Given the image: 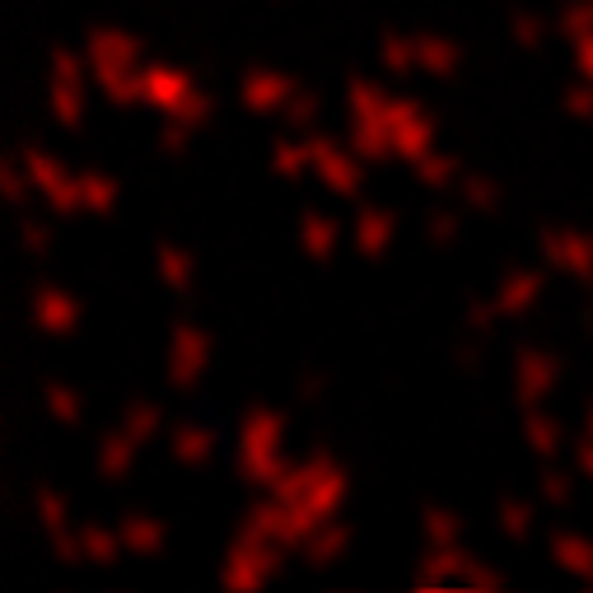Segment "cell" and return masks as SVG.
<instances>
[{
	"instance_id": "obj_10",
	"label": "cell",
	"mask_w": 593,
	"mask_h": 593,
	"mask_svg": "<svg viewBox=\"0 0 593 593\" xmlns=\"http://www.w3.org/2000/svg\"><path fill=\"white\" fill-rule=\"evenodd\" d=\"M211 444H215V434L202 430V425H183L173 434V453H177V463H206L211 459Z\"/></svg>"
},
{
	"instance_id": "obj_7",
	"label": "cell",
	"mask_w": 593,
	"mask_h": 593,
	"mask_svg": "<svg viewBox=\"0 0 593 593\" xmlns=\"http://www.w3.org/2000/svg\"><path fill=\"white\" fill-rule=\"evenodd\" d=\"M538 294H542V276L538 271H509L500 294H496V309L514 319V313H524L532 300H538Z\"/></svg>"
},
{
	"instance_id": "obj_43",
	"label": "cell",
	"mask_w": 593,
	"mask_h": 593,
	"mask_svg": "<svg viewBox=\"0 0 593 593\" xmlns=\"http://www.w3.org/2000/svg\"><path fill=\"white\" fill-rule=\"evenodd\" d=\"M580 467H584L589 477H593V434H589V440L580 444Z\"/></svg>"
},
{
	"instance_id": "obj_42",
	"label": "cell",
	"mask_w": 593,
	"mask_h": 593,
	"mask_svg": "<svg viewBox=\"0 0 593 593\" xmlns=\"http://www.w3.org/2000/svg\"><path fill=\"white\" fill-rule=\"evenodd\" d=\"M24 239H29V248H37V252H43V248H47V229L29 220V225H24Z\"/></svg>"
},
{
	"instance_id": "obj_12",
	"label": "cell",
	"mask_w": 593,
	"mask_h": 593,
	"mask_svg": "<svg viewBox=\"0 0 593 593\" xmlns=\"http://www.w3.org/2000/svg\"><path fill=\"white\" fill-rule=\"evenodd\" d=\"M417 56H421V66L430 71V75H449L453 66H459V47H449L444 37H417Z\"/></svg>"
},
{
	"instance_id": "obj_28",
	"label": "cell",
	"mask_w": 593,
	"mask_h": 593,
	"mask_svg": "<svg viewBox=\"0 0 593 593\" xmlns=\"http://www.w3.org/2000/svg\"><path fill=\"white\" fill-rule=\"evenodd\" d=\"M304 169H313V160H309V145H304V150H294L290 141L276 145V173L294 177V173H304Z\"/></svg>"
},
{
	"instance_id": "obj_38",
	"label": "cell",
	"mask_w": 593,
	"mask_h": 593,
	"mask_svg": "<svg viewBox=\"0 0 593 593\" xmlns=\"http://www.w3.org/2000/svg\"><path fill=\"white\" fill-rule=\"evenodd\" d=\"M453 229H459V215H453V211H434V215H430V239H434V244L453 239Z\"/></svg>"
},
{
	"instance_id": "obj_31",
	"label": "cell",
	"mask_w": 593,
	"mask_h": 593,
	"mask_svg": "<svg viewBox=\"0 0 593 593\" xmlns=\"http://www.w3.org/2000/svg\"><path fill=\"white\" fill-rule=\"evenodd\" d=\"M313 112H319V98L294 89V98L285 104V117H290V122H294V127H309V122H313Z\"/></svg>"
},
{
	"instance_id": "obj_41",
	"label": "cell",
	"mask_w": 593,
	"mask_h": 593,
	"mask_svg": "<svg viewBox=\"0 0 593 593\" xmlns=\"http://www.w3.org/2000/svg\"><path fill=\"white\" fill-rule=\"evenodd\" d=\"M0 177H6V196H10V202H24V177H19V169H6Z\"/></svg>"
},
{
	"instance_id": "obj_15",
	"label": "cell",
	"mask_w": 593,
	"mask_h": 593,
	"mask_svg": "<svg viewBox=\"0 0 593 593\" xmlns=\"http://www.w3.org/2000/svg\"><path fill=\"white\" fill-rule=\"evenodd\" d=\"M342 547H346V528H323L319 538L304 542V557H309V565H332Z\"/></svg>"
},
{
	"instance_id": "obj_35",
	"label": "cell",
	"mask_w": 593,
	"mask_h": 593,
	"mask_svg": "<svg viewBox=\"0 0 593 593\" xmlns=\"http://www.w3.org/2000/svg\"><path fill=\"white\" fill-rule=\"evenodd\" d=\"M542 496L557 500V505L570 500V477H565V472H542Z\"/></svg>"
},
{
	"instance_id": "obj_11",
	"label": "cell",
	"mask_w": 593,
	"mask_h": 593,
	"mask_svg": "<svg viewBox=\"0 0 593 593\" xmlns=\"http://www.w3.org/2000/svg\"><path fill=\"white\" fill-rule=\"evenodd\" d=\"M37 319H43L47 332H66L75 323V304L56 290H37Z\"/></svg>"
},
{
	"instance_id": "obj_5",
	"label": "cell",
	"mask_w": 593,
	"mask_h": 593,
	"mask_svg": "<svg viewBox=\"0 0 593 593\" xmlns=\"http://www.w3.org/2000/svg\"><path fill=\"white\" fill-rule=\"evenodd\" d=\"M430 141H434V122L425 112H417V117H407V122H398L392 127V150L402 154V160H411V164H421L425 154H430Z\"/></svg>"
},
{
	"instance_id": "obj_40",
	"label": "cell",
	"mask_w": 593,
	"mask_h": 593,
	"mask_svg": "<svg viewBox=\"0 0 593 593\" xmlns=\"http://www.w3.org/2000/svg\"><path fill=\"white\" fill-rule=\"evenodd\" d=\"M565 108L575 117H593V89H570L565 94Z\"/></svg>"
},
{
	"instance_id": "obj_44",
	"label": "cell",
	"mask_w": 593,
	"mask_h": 593,
	"mask_svg": "<svg viewBox=\"0 0 593 593\" xmlns=\"http://www.w3.org/2000/svg\"><path fill=\"white\" fill-rule=\"evenodd\" d=\"M589 434H593V411H589Z\"/></svg>"
},
{
	"instance_id": "obj_39",
	"label": "cell",
	"mask_w": 593,
	"mask_h": 593,
	"mask_svg": "<svg viewBox=\"0 0 593 593\" xmlns=\"http://www.w3.org/2000/svg\"><path fill=\"white\" fill-rule=\"evenodd\" d=\"M575 62H580V71H584V80L593 85V33H580V37H575Z\"/></svg>"
},
{
	"instance_id": "obj_32",
	"label": "cell",
	"mask_w": 593,
	"mask_h": 593,
	"mask_svg": "<svg viewBox=\"0 0 593 593\" xmlns=\"http://www.w3.org/2000/svg\"><path fill=\"white\" fill-rule=\"evenodd\" d=\"M47 402H52V411H56L62 421H80V402H75L62 384H47Z\"/></svg>"
},
{
	"instance_id": "obj_1",
	"label": "cell",
	"mask_w": 593,
	"mask_h": 593,
	"mask_svg": "<svg viewBox=\"0 0 593 593\" xmlns=\"http://www.w3.org/2000/svg\"><path fill=\"white\" fill-rule=\"evenodd\" d=\"M542 252L547 262L557 271H570L593 290V239L589 234H575V229H542Z\"/></svg>"
},
{
	"instance_id": "obj_14",
	"label": "cell",
	"mask_w": 593,
	"mask_h": 593,
	"mask_svg": "<svg viewBox=\"0 0 593 593\" xmlns=\"http://www.w3.org/2000/svg\"><path fill=\"white\" fill-rule=\"evenodd\" d=\"M122 542L131 551H141V557H150V551H160V524L141 519V514H131V519L122 524Z\"/></svg>"
},
{
	"instance_id": "obj_26",
	"label": "cell",
	"mask_w": 593,
	"mask_h": 593,
	"mask_svg": "<svg viewBox=\"0 0 593 593\" xmlns=\"http://www.w3.org/2000/svg\"><path fill=\"white\" fill-rule=\"evenodd\" d=\"M417 173H421V183H425V187H444V177L459 173V164H453L449 154H425V160L417 164Z\"/></svg>"
},
{
	"instance_id": "obj_19",
	"label": "cell",
	"mask_w": 593,
	"mask_h": 593,
	"mask_svg": "<svg viewBox=\"0 0 593 593\" xmlns=\"http://www.w3.org/2000/svg\"><path fill=\"white\" fill-rule=\"evenodd\" d=\"M80 196H85V206L89 211H98V215H108L112 211V183L108 177H98V173H89V177H80Z\"/></svg>"
},
{
	"instance_id": "obj_25",
	"label": "cell",
	"mask_w": 593,
	"mask_h": 593,
	"mask_svg": "<svg viewBox=\"0 0 593 593\" xmlns=\"http://www.w3.org/2000/svg\"><path fill=\"white\" fill-rule=\"evenodd\" d=\"M80 542H85V551H89L94 561H112V557H117V547H122V542L108 538V532H104V528H94V524L80 528Z\"/></svg>"
},
{
	"instance_id": "obj_21",
	"label": "cell",
	"mask_w": 593,
	"mask_h": 593,
	"mask_svg": "<svg viewBox=\"0 0 593 593\" xmlns=\"http://www.w3.org/2000/svg\"><path fill=\"white\" fill-rule=\"evenodd\" d=\"M528 425V440H532V449H538V453H557L561 444V425L557 421H547V417H538V411H532V417L524 421Z\"/></svg>"
},
{
	"instance_id": "obj_24",
	"label": "cell",
	"mask_w": 593,
	"mask_h": 593,
	"mask_svg": "<svg viewBox=\"0 0 593 593\" xmlns=\"http://www.w3.org/2000/svg\"><path fill=\"white\" fill-rule=\"evenodd\" d=\"M463 202L477 206V211H490L500 202V187L490 183V177H467V183H463Z\"/></svg>"
},
{
	"instance_id": "obj_13",
	"label": "cell",
	"mask_w": 593,
	"mask_h": 593,
	"mask_svg": "<svg viewBox=\"0 0 593 593\" xmlns=\"http://www.w3.org/2000/svg\"><path fill=\"white\" fill-rule=\"evenodd\" d=\"M388 234H392V215H384V211H365V215H360V252H365V257L384 252Z\"/></svg>"
},
{
	"instance_id": "obj_16",
	"label": "cell",
	"mask_w": 593,
	"mask_h": 593,
	"mask_svg": "<svg viewBox=\"0 0 593 593\" xmlns=\"http://www.w3.org/2000/svg\"><path fill=\"white\" fill-rule=\"evenodd\" d=\"M131 449H136V440L122 430V434H112V440L104 444V459H98V467H104V477H122L127 472V463H131Z\"/></svg>"
},
{
	"instance_id": "obj_36",
	"label": "cell",
	"mask_w": 593,
	"mask_h": 593,
	"mask_svg": "<svg viewBox=\"0 0 593 593\" xmlns=\"http://www.w3.org/2000/svg\"><path fill=\"white\" fill-rule=\"evenodd\" d=\"M52 66H56V80L80 85V56H71V52H52Z\"/></svg>"
},
{
	"instance_id": "obj_6",
	"label": "cell",
	"mask_w": 593,
	"mask_h": 593,
	"mask_svg": "<svg viewBox=\"0 0 593 593\" xmlns=\"http://www.w3.org/2000/svg\"><path fill=\"white\" fill-rule=\"evenodd\" d=\"M551 384H557V360H551V355H538V351H524L519 355V398L538 402Z\"/></svg>"
},
{
	"instance_id": "obj_20",
	"label": "cell",
	"mask_w": 593,
	"mask_h": 593,
	"mask_svg": "<svg viewBox=\"0 0 593 593\" xmlns=\"http://www.w3.org/2000/svg\"><path fill=\"white\" fill-rule=\"evenodd\" d=\"M500 528L509 532L514 542H524V538H528V528H532V509L519 505V500H500Z\"/></svg>"
},
{
	"instance_id": "obj_17",
	"label": "cell",
	"mask_w": 593,
	"mask_h": 593,
	"mask_svg": "<svg viewBox=\"0 0 593 593\" xmlns=\"http://www.w3.org/2000/svg\"><path fill=\"white\" fill-rule=\"evenodd\" d=\"M52 108H56V117H62L66 127H80V85L56 80L52 85Z\"/></svg>"
},
{
	"instance_id": "obj_4",
	"label": "cell",
	"mask_w": 593,
	"mask_h": 593,
	"mask_svg": "<svg viewBox=\"0 0 593 593\" xmlns=\"http://www.w3.org/2000/svg\"><path fill=\"white\" fill-rule=\"evenodd\" d=\"M294 98V80L290 75H276V71H252L244 80V104L257 112H271L276 104H290Z\"/></svg>"
},
{
	"instance_id": "obj_29",
	"label": "cell",
	"mask_w": 593,
	"mask_h": 593,
	"mask_svg": "<svg viewBox=\"0 0 593 593\" xmlns=\"http://www.w3.org/2000/svg\"><path fill=\"white\" fill-rule=\"evenodd\" d=\"M173 117H177V122H187V127H202V122H206V117H211V98L192 89V94L183 98V104H177V108H173Z\"/></svg>"
},
{
	"instance_id": "obj_23",
	"label": "cell",
	"mask_w": 593,
	"mask_h": 593,
	"mask_svg": "<svg viewBox=\"0 0 593 593\" xmlns=\"http://www.w3.org/2000/svg\"><path fill=\"white\" fill-rule=\"evenodd\" d=\"M160 267H164V281L173 285V290H187V281H192V267H187V257L177 252V248H160Z\"/></svg>"
},
{
	"instance_id": "obj_22",
	"label": "cell",
	"mask_w": 593,
	"mask_h": 593,
	"mask_svg": "<svg viewBox=\"0 0 593 593\" xmlns=\"http://www.w3.org/2000/svg\"><path fill=\"white\" fill-rule=\"evenodd\" d=\"M304 248H309V257L332 252V225L323 220V215H304Z\"/></svg>"
},
{
	"instance_id": "obj_8",
	"label": "cell",
	"mask_w": 593,
	"mask_h": 593,
	"mask_svg": "<svg viewBox=\"0 0 593 593\" xmlns=\"http://www.w3.org/2000/svg\"><path fill=\"white\" fill-rule=\"evenodd\" d=\"M141 94L173 112L192 94V80H187V75H177V71H141Z\"/></svg>"
},
{
	"instance_id": "obj_9",
	"label": "cell",
	"mask_w": 593,
	"mask_h": 593,
	"mask_svg": "<svg viewBox=\"0 0 593 593\" xmlns=\"http://www.w3.org/2000/svg\"><path fill=\"white\" fill-rule=\"evenodd\" d=\"M551 551H557V561H561L565 570H575L580 580H593V547H589L584 538H575V532H557Z\"/></svg>"
},
{
	"instance_id": "obj_18",
	"label": "cell",
	"mask_w": 593,
	"mask_h": 593,
	"mask_svg": "<svg viewBox=\"0 0 593 593\" xmlns=\"http://www.w3.org/2000/svg\"><path fill=\"white\" fill-rule=\"evenodd\" d=\"M421 56H417V43H402V37H388L384 43V66L392 75H411V66H417Z\"/></svg>"
},
{
	"instance_id": "obj_27",
	"label": "cell",
	"mask_w": 593,
	"mask_h": 593,
	"mask_svg": "<svg viewBox=\"0 0 593 593\" xmlns=\"http://www.w3.org/2000/svg\"><path fill=\"white\" fill-rule=\"evenodd\" d=\"M154 425H160V411H154V407H131L127 411V434H131L136 444H145L150 434H154Z\"/></svg>"
},
{
	"instance_id": "obj_37",
	"label": "cell",
	"mask_w": 593,
	"mask_h": 593,
	"mask_svg": "<svg viewBox=\"0 0 593 593\" xmlns=\"http://www.w3.org/2000/svg\"><path fill=\"white\" fill-rule=\"evenodd\" d=\"M187 131H192V127H187V122H177V117H173V127H164V131H160V145H164L169 154H183V150H187Z\"/></svg>"
},
{
	"instance_id": "obj_3",
	"label": "cell",
	"mask_w": 593,
	"mask_h": 593,
	"mask_svg": "<svg viewBox=\"0 0 593 593\" xmlns=\"http://www.w3.org/2000/svg\"><path fill=\"white\" fill-rule=\"evenodd\" d=\"M206 369V332L202 327H177L173 332V384L187 388Z\"/></svg>"
},
{
	"instance_id": "obj_33",
	"label": "cell",
	"mask_w": 593,
	"mask_h": 593,
	"mask_svg": "<svg viewBox=\"0 0 593 593\" xmlns=\"http://www.w3.org/2000/svg\"><path fill=\"white\" fill-rule=\"evenodd\" d=\"M514 37H519L524 47H538L542 43V19L538 14H514Z\"/></svg>"
},
{
	"instance_id": "obj_30",
	"label": "cell",
	"mask_w": 593,
	"mask_h": 593,
	"mask_svg": "<svg viewBox=\"0 0 593 593\" xmlns=\"http://www.w3.org/2000/svg\"><path fill=\"white\" fill-rule=\"evenodd\" d=\"M425 532L440 547H449L453 538H459V519H453V514H444V509H425Z\"/></svg>"
},
{
	"instance_id": "obj_34",
	"label": "cell",
	"mask_w": 593,
	"mask_h": 593,
	"mask_svg": "<svg viewBox=\"0 0 593 593\" xmlns=\"http://www.w3.org/2000/svg\"><path fill=\"white\" fill-rule=\"evenodd\" d=\"M37 505H43V524H47V532L66 528V509H62V500H56L52 490H37Z\"/></svg>"
},
{
	"instance_id": "obj_2",
	"label": "cell",
	"mask_w": 593,
	"mask_h": 593,
	"mask_svg": "<svg viewBox=\"0 0 593 593\" xmlns=\"http://www.w3.org/2000/svg\"><path fill=\"white\" fill-rule=\"evenodd\" d=\"M309 160H313V169H319V177L332 187V192H342V196H355V187H360V173H355V164L346 160V154L332 145V141H323V136H313L309 141Z\"/></svg>"
}]
</instances>
